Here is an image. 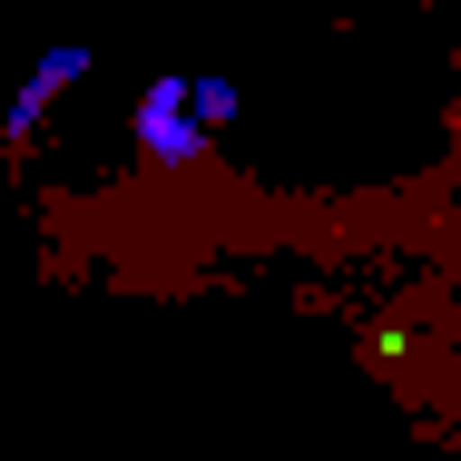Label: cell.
Listing matches in <instances>:
<instances>
[{
	"mask_svg": "<svg viewBox=\"0 0 461 461\" xmlns=\"http://www.w3.org/2000/svg\"><path fill=\"white\" fill-rule=\"evenodd\" d=\"M196 118H206V128H216V118H236V89H226V79H196Z\"/></svg>",
	"mask_w": 461,
	"mask_h": 461,
	"instance_id": "3",
	"label": "cell"
},
{
	"mask_svg": "<svg viewBox=\"0 0 461 461\" xmlns=\"http://www.w3.org/2000/svg\"><path fill=\"white\" fill-rule=\"evenodd\" d=\"M79 69H89V50H79V40H59V50H50V59H40V69L20 79V98H10V118H0V148H20V138H30L40 118H50V98L69 89Z\"/></svg>",
	"mask_w": 461,
	"mask_h": 461,
	"instance_id": "2",
	"label": "cell"
},
{
	"mask_svg": "<svg viewBox=\"0 0 461 461\" xmlns=\"http://www.w3.org/2000/svg\"><path fill=\"white\" fill-rule=\"evenodd\" d=\"M186 79H158L148 89V108H138V138H148V158L158 167H177V158H196V138H206V118H186Z\"/></svg>",
	"mask_w": 461,
	"mask_h": 461,
	"instance_id": "1",
	"label": "cell"
},
{
	"mask_svg": "<svg viewBox=\"0 0 461 461\" xmlns=\"http://www.w3.org/2000/svg\"><path fill=\"white\" fill-rule=\"evenodd\" d=\"M452 158H461V108H452Z\"/></svg>",
	"mask_w": 461,
	"mask_h": 461,
	"instance_id": "4",
	"label": "cell"
}]
</instances>
